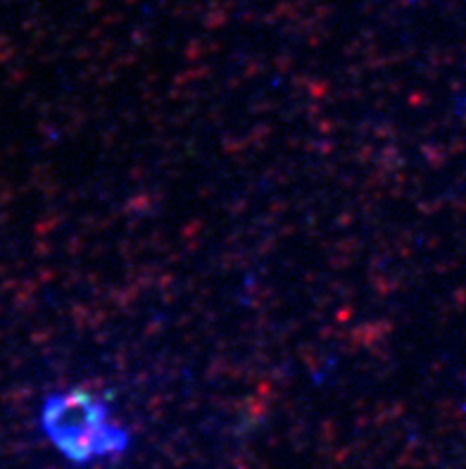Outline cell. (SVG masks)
Masks as SVG:
<instances>
[{
    "label": "cell",
    "instance_id": "6da1fadb",
    "mask_svg": "<svg viewBox=\"0 0 466 469\" xmlns=\"http://www.w3.org/2000/svg\"><path fill=\"white\" fill-rule=\"evenodd\" d=\"M43 429L72 462L119 453L126 445V433L110 422L103 403L88 393L51 398L43 408Z\"/></svg>",
    "mask_w": 466,
    "mask_h": 469
}]
</instances>
